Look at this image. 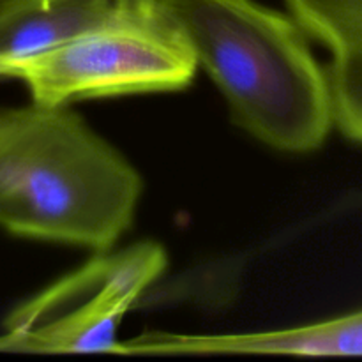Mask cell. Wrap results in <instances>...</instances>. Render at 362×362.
<instances>
[{
    "label": "cell",
    "instance_id": "cell-9",
    "mask_svg": "<svg viewBox=\"0 0 362 362\" xmlns=\"http://www.w3.org/2000/svg\"><path fill=\"white\" fill-rule=\"evenodd\" d=\"M119 6L124 7H145V6H154L158 0H115Z\"/></svg>",
    "mask_w": 362,
    "mask_h": 362
},
{
    "label": "cell",
    "instance_id": "cell-7",
    "mask_svg": "<svg viewBox=\"0 0 362 362\" xmlns=\"http://www.w3.org/2000/svg\"><path fill=\"white\" fill-rule=\"evenodd\" d=\"M119 9L115 0H30L14 7L0 18V78Z\"/></svg>",
    "mask_w": 362,
    "mask_h": 362
},
{
    "label": "cell",
    "instance_id": "cell-3",
    "mask_svg": "<svg viewBox=\"0 0 362 362\" xmlns=\"http://www.w3.org/2000/svg\"><path fill=\"white\" fill-rule=\"evenodd\" d=\"M197 59L182 32L158 4L124 7L110 20L20 64L21 80L39 105L81 99L182 90L193 81Z\"/></svg>",
    "mask_w": 362,
    "mask_h": 362
},
{
    "label": "cell",
    "instance_id": "cell-5",
    "mask_svg": "<svg viewBox=\"0 0 362 362\" xmlns=\"http://www.w3.org/2000/svg\"><path fill=\"white\" fill-rule=\"evenodd\" d=\"M304 34L331 55L329 85L334 124L362 144V0H285Z\"/></svg>",
    "mask_w": 362,
    "mask_h": 362
},
{
    "label": "cell",
    "instance_id": "cell-1",
    "mask_svg": "<svg viewBox=\"0 0 362 362\" xmlns=\"http://www.w3.org/2000/svg\"><path fill=\"white\" fill-rule=\"evenodd\" d=\"M141 177L64 106L0 110V228L101 253L133 225Z\"/></svg>",
    "mask_w": 362,
    "mask_h": 362
},
{
    "label": "cell",
    "instance_id": "cell-2",
    "mask_svg": "<svg viewBox=\"0 0 362 362\" xmlns=\"http://www.w3.org/2000/svg\"><path fill=\"white\" fill-rule=\"evenodd\" d=\"M226 98L237 126L283 152L317 151L334 112L329 76L288 14L255 0H158Z\"/></svg>",
    "mask_w": 362,
    "mask_h": 362
},
{
    "label": "cell",
    "instance_id": "cell-4",
    "mask_svg": "<svg viewBox=\"0 0 362 362\" xmlns=\"http://www.w3.org/2000/svg\"><path fill=\"white\" fill-rule=\"evenodd\" d=\"M166 269L161 244L144 240L101 251L7 317L0 350L115 354L124 315Z\"/></svg>",
    "mask_w": 362,
    "mask_h": 362
},
{
    "label": "cell",
    "instance_id": "cell-8",
    "mask_svg": "<svg viewBox=\"0 0 362 362\" xmlns=\"http://www.w3.org/2000/svg\"><path fill=\"white\" fill-rule=\"evenodd\" d=\"M25 2H30V0H0V18Z\"/></svg>",
    "mask_w": 362,
    "mask_h": 362
},
{
    "label": "cell",
    "instance_id": "cell-6",
    "mask_svg": "<svg viewBox=\"0 0 362 362\" xmlns=\"http://www.w3.org/2000/svg\"><path fill=\"white\" fill-rule=\"evenodd\" d=\"M151 356L214 354H288V356H362V310L331 320L253 334H170L148 332Z\"/></svg>",
    "mask_w": 362,
    "mask_h": 362
}]
</instances>
